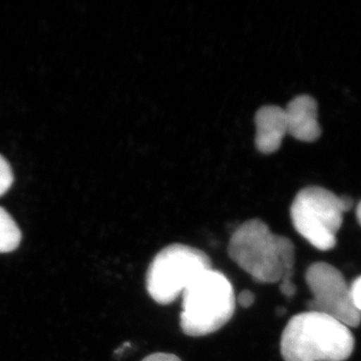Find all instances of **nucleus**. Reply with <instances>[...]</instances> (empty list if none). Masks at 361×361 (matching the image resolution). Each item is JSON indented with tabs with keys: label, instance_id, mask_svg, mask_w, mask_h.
<instances>
[{
	"label": "nucleus",
	"instance_id": "nucleus-1",
	"mask_svg": "<svg viewBox=\"0 0 361 361\" xmlns=\"http://www.w3.org/2000/svg\"><path fill=\"white\" fill-rule=\"evenodd\" d=\"M229 257L258 283H280L285 296L295 294L292 282L295 263V247L290 239L271 231L259 219L246 221L230 238Z\"/></svg>",
	"mask_w": 361,
	"mask_h": 361
},
{
	"label": "nucleus",
	"instance_id": "nucleus-2",
	"mask_svg": "<svg viewBox=\"0 0 361 361\" xmlns=\"http://www.w3.org/2000/svg\"><path fill=\"white\" fill-rule=\"evenodd\" d=\"M355 345L349 327L329 315L308 310L287 323L280 351L285 361H345Z\"/></svg>",
	"mask_w": 361,
	"mask_h": 361
},
{
	"label": "nucleus",
	"instance_id": "nucleus-3",
	"mask_svg": "<svg viewBox=\"0 0 361 361\" xmlns=\"http://www.w3.org/2000/svg\"><path fill=\"white\" fill-rule=\"evenodd\" d=\"M180 326L188 336H205L230 322L236 308L231 282L220 271H204L182 294Z\"/></svg>",
	"mask_w": 361,
	"mask_h": 361
},
{
	"label": "nucleus",
	"instance_id": "nucleus-4",
	"mask_svg": "<svg viewBox=\"0 0 361 361\" xmlns=\"http://www.w3.org/2000/svg\"><path fill=\"white\" fill-rule=\"evenodd\" d=\"M353 205V199L336 196L324 188H304L292 202V224L318 250H331L336 245L343 214Z\"/></svg>",
	"mask_w": 361,
	"mask_h": 361
},
{
	"label": "nucleus",
	"instance_id": "nucleus-5",
	"mask_svg": "<svg viewBox=\"0 0 361 361\" xmlns=\"http://www.w3.org/2000/svg\"><path fill=\"white\" fill-rule=\"evenodd\" d=\"M208 255L195 247L171 244L154 257L147 271L146 286L157 303L167 305L182 295L204 271L211 269Z\"/></svg>",
	"mask_w": 361,
	"mask_h": 361
},
{
	"label": "nucleus",
	"instance_id": "nucleus-6",
	"mask_svg": "<svg viewBox=\"0 0 361 361\" xmlns=\"http://www.w3.org/2000/svg\"><path fill=\"white\" fill-rule=\"evenodd\" d=\"M305 280L312 294L308 310L329 315L349 329L360 324L361 313L356 310L350 285L341 271L329 263H313L306 271Z\"/></svg>",
	"mask_w": 361,
	"mask_h": 361
},
{
	"label": "nucleus",
	"instance_id": "nucleus-7",
	"mask_svg": "<svg viewBox=\"0 0 361 361\" xmlns=\"http://www.w3.org/2000/svg\"><path fill=\"white\" fill-rule=\"evenodd\" d=\"M288 135L300 142H314L322 135L317 103L312 97H294L284 109Z\"/></svg>",
	"mask_w": 361,
	"mask_h": 361
},
{
	"label": "nucleus",
	"instance_id": "nucleus-8",
	"mask_svg": "<svg viewBox=\"0 0 361 361\" xmlns=\"http://www.w3.org/2000/svg\"><path fill=\"white\" fill-rule=\"evenodd\" d=\"M255 126L256 148L266 155L277 152L285 135H288L284 109L278 106L259 109L255 115Z\"/></svg>",
	"mask_w": 361,
	"mask_h": 361
},
{
	"label": "nucleus",
	"instance_id": "nucleus-9",
	"mask_svg": "<svg viewBox=\"0 0 361 361\" xmlns=\"http://www.w3.org/2000/svg\"><path fill=\"white\" fill-rule=\"evenodd\" d=\"M21 232L11 214L0 207V253H8L20 246Z\"/></svg>",
	"mask_w": 361,
	"mask_h": 361
},
{
	"label": "nucleus",
	"instance_id": "nucleus-10",
	"mask_svg": "<svg viewBox=\"0 0 361 361\" xmlns=\"http://www.w3.org/2000/svg\"><path fill=\"white\" fill-rule=\"evenodd\" d=\"M13 183V173L11 165L4 156L0 155V196L11 189Z\"/></svg>",
	"mask_w": 361,
	"mask_h": 361
},
{
	"label": "nucleus",
	"instance_id": "nucleus-11",
	"mask_svg": "<svg viewBox=\"0 0 361 361\" xmlns=\"http://www.w3.org/2000/svg\"><path fill=\"white\" fill-rule=\"evenodd\" d=\"M351 295L356 310L361 313V276L356 278L350 285Z\"/></svg>",
	"mask_w": 361,
	"mask_h": 361
},
{
	"label": "nucleus",
	"instance_id": "nucleus-12",
	"mask_svg": "<svg viewBox=\"0 0 361 361\" xmlns=\"http://www.w3.org/2000/svg\"><path fill=\"white\" fill-rule=\"evenodd\" d=\"M142 361H182L179 356L172 355V353H157L147 356Z\"/></svg>",
	"mask_w": 361,
	"mask_h": 361
},
{
	"label": "nucleus",
	"instance_id": "nucleus-13",
	"mask_svg": "<svg viewBox=\"0 0 361 361\" xmlns=\"http://www.w3.org/2000/svg\"><path fill=\"white\" fill-rule=\"evenodd\" d=\"M237 301L242 307L248 308L252 306V304L255 301V295H254L253 292L250 290H243L241 293L239 294V296L237 297Z\"/></svg>",
	"mask_w": 361,
	"mask_h": 361
},
{
	"label": "nucleus",
	"instance_id": "nucleus-14",
	"mask_svg": "<svg viewBox=\"0 0 361 361\" xmlns=\"http://www.w3.org/2000/svg\"><path fill=\"white\" fill-rule=\"evenodd\" d=\"M356 217H357L358 223L361 226V201L358 204L357 208H356Z\"/></svg>",
	"mask_w": 361,
	"mask_h": 361
}]
</instances>
